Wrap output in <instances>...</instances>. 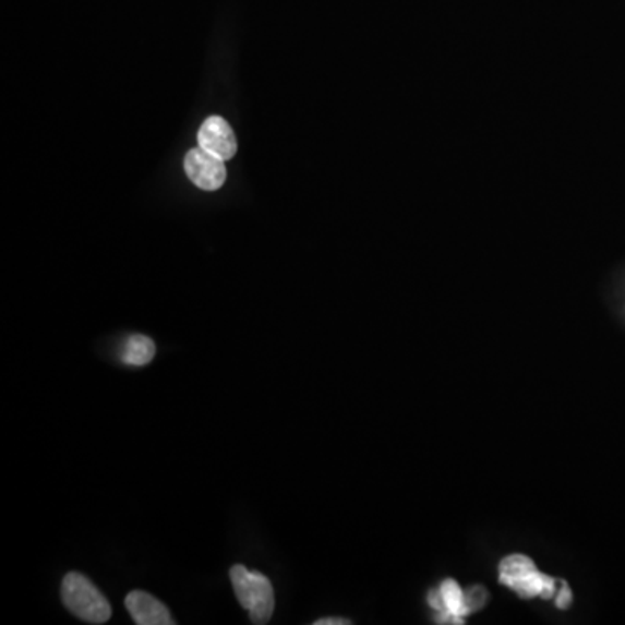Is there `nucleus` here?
<instances>
[{"instance_id": "1", "label": "nucleus", "mask_w": 625, "mask_h": 625, "mask_svg": "<svg viewBox=\"0 0 625 625\" xmlns=\"http://www.w3.org/2000/svg\"><path fill=\"white\" fill-rule=\"evenodd\" d=\"M61 600L64 606L89 624H105L110 621L111 606L98 587L77 572H70L61 584Z\"/></svg>"}, {"instance_id": "2", "label": "nucleus", "mask_w": 625, "mask_h": 625, "mask_svg": "<svg viewBox=\"0 0 625 625\" xmlns=\"http://www.w3.org/2000/svg\"><path fill=\"white\" fill-rule=\"evenodd\" d=\"M184 170H187L188 178L192 179L193 184L214 192L225 184L226 169L225 160L211 154L207 149L193 148L188 152L184 157Z\"/></svg>"}, {"instance_id": "3", "label": "nucleus", "mask_w": 625, "mask_h": 625, "mask_svg": "<svg viewBox=\"0 0 625 625\" xmlns=\"http://www.w3.org/2000/svg\"><path fill=\"white\" fill-rule=\"evenodd\" d=\"M199 145L223 160H230L237 154V140L230 124L223 117H208L199 131Z\"/></svg>"}, {"instance_id": "4", "label": "nucleus", "mask_w": 625, "mask_h": 625, "mask_svg": "<svg viewBox=\"0 0 625 625\" xmlns=\"http://www.w3.org/2000/svg\"><path fill=\"white\" fill-rule=\"evenodd\" d=\"M125 606L131 613L132 621L137 625H172L175 618L166 604L145 591H131L125 598Z\"/></svg>"}, {"instance_id": "5", "label": "nucleus", "mask_w": 625, "mask_h": 625, "mask_svg": "<svg viewBox=\"0 0 625 625\" xmlns=\"http://www.w3.org/2000/svg\"><path fill=\"white\" fill-rule=\"evenodd\" d=\"M251 580L252 606L249 610L251 621L257 625L268 624L273 610H275V594H273L272 582H269L266 575L260 574V572H252Z\"/></svg>"}, {"instance_id": "6", "label": "nucleus", "mask_w": 625, "mask_h": 625, "mask_svg": "<svg viewBox=\"0 0 625 625\" xmlns=\"http://www.w3.org/2000/svg\"><path fill=\"white\" fill-rule=\"evenodd\" d=\"M155 353H157V348H155L154 340L141 334H134L125 342L122 362L129 366H145L154 360Z\"/></svg>"}, {"instance_id": "7", "label": "nucleus", "mask_w": 625, "mask_h": 625, "mask_svg": "<svg viewBox=\"0 0 625 625\" xmlns=\"http://www.w3.org/2000/svg\"><path fill=\"white\" fill-rule=\"evenodd\" d=\"M536 570V565L530 557L524 556V554H513V556L502 560L501 568H498V580L513 589L519 580H524L527 575Z\"/></svg>"}, {"instance_id": "8", "label": "nucleus", "mask_w": 625, "mask_h": 625, "mask_svg": "<svg viewBox=\"0 0 625 625\" xmlns=\"http://www.w3.org/2000/svg\"><path fill=\"white\" fill-rule=\"evenodd\" d=\"M442 592L443 610L442 612H450L457 617H468V609H466V601H464V591L460 589L456 580H445L440 587Z\"/></svg>"}, {"instance_id": "9", "label": "nucleus", "mask_w": 625, "mask_h": 625, "mask_svg": "<svg viewBox=\"0 0 625 625\" xmlns=\"http://www.w3.org/2000/svg\"><path fill=\"white\" fill-rule=\"evenodd\" d=\"M251 570L243 565H235L230 570L231 584H233L237 600L242 604V609L251 610L252 606V580Z\"/></svg>"}, {"instance_id": "10", "label": "nucleus", "mask_w": 625, "mask_h": 625, "mask_svg": "<svg viewBox=\"0 0 625 625\" xmlns=\"http://www.w3.org/2000/svg\"><path fill=\"white\" fill-rule=\"evenodd\" d=\"M542 584H544V574H539V572L536 570L527 575L524 580H519L513 589H515L521 598H525V600H530V598L541 596Z\"/></svg>"}, {"instance_id": "11", "label": "nucleus", "mask_w": 625, "mask_h": 625, "mask_svg": "<svg viewBox=\"0 0 625 625\" xmlns=\"http://www.w3.org/2000/svg\"><path fill=\"white\" fill-rule=\"evenodd\" d=\"M486 598H489V594H486L483 587H471L469 591L464 592V601H466L468 613H474L483 609V604L486 603Z\"/></svg>"}, {"instance_id": "12", "label": "nucleus", "mask_w": 625, "mask_h": 625, "mask_svg": "<svg viewBox=\"0 0 625 625\" xmlns=\"http://www.w3.org/2000/svg\"><path fill=\"white\" fill-rule=\"evenodd\" d=\"M560 584H562V589L557 591L556 596L557 609H568V606H570L572 604L570 587H568V584L566 582H560Z\"/></svg>"}, {"instance_id": "13", "label": "nucleus", "mask_w": 625, "mask_h": 625, "mask_svg": "<svg viewBox=\"0 0 625 625\" xmlns=\"http://www.w3.org/2000/svg\"><path fill=\"white\" fill-rule=\"evenodd\" d=\"M316 625H348L351 624L349 621H345V618H322V621H316Z\"/></svg>"}]
</instances>
